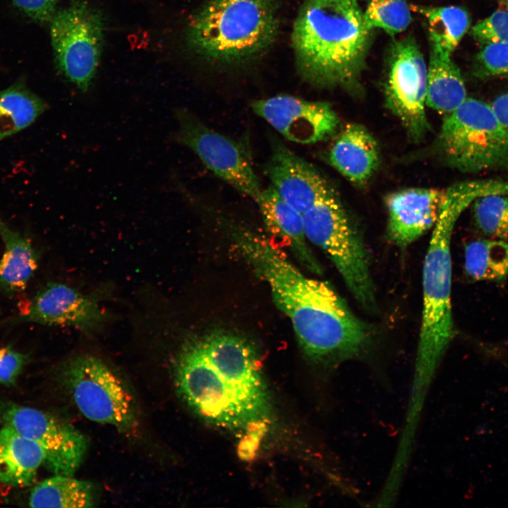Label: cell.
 I'll list each match as a JSON object with an SVG mask.
<instances>
[{
    "label": "cell",
    "mask_w": 508,
    "mask_h": 508,
    "mask_svg": "<svg viewBox=\"0 0 508 508\" xmlns=\"http://www.w3.org/2000/svg\"><path fill=\"white\" fill-rule=\"evenodd\" d=\"M279 29L277 0H207L189 21L187 40L203 59L238 64L269 49Z\"/></svg>",
    "instance_id": "cell-5"
},
{
    "label": "cell",
    "mask_w": 508,
    "mask_h": 508,
    "mask_svg": "<svg viewBox=\"0 0 508 508\" xmlns=\"http://www.w3.org/2000/svg\"><path fill=\"white\" fill-rule=\"evenodd\" d=\"M447 190L412 188L389 194L387 231L397 246L405 248L435 226L446 199Z\"/></svg>",
    "instance_id": "cell-16"
},
{
    "label": "cell",
    "mask_w": 508,
    "mask_h": 508,
    "mask_svg": "<svg viewBox=\"0 0 508 508\" xmlns=\"http://www.w3.org/2000/svg\"><path fill=\"white\" fill-rule=\"evenodd\" d=\"M410 0H366L364 18L372 29H381L389 35L405 31L411 23Z\"/></svg>",
    "instance_id": "cell-26"
},
{
    "label": "cell",
    "mask_w": 508,
    "mask_h": 508,
    "mask_svg": "<svg viewBox=\"0 0 508 508\" xmlns=\"http://www.w3.org/2000/svg\"><path fill=\"white\" fill-rule=\"evenodd\" d=\"M411 10L421 15L427 23L430 50L445 56H452L469 28L470 17L468 12L456 6L411 4Z\"/></svg>",
    "instance_id": "cell-22"
},
{
    "label": "cell",
    "mask_w": 508,
    "mask_h": 508,
    "mask_svg": "<svg viewBox=\"0 0 508 508\" xmlns=\"http://www.w3.org/2000/svg\"><path fill=\"white\" fill-rule=\"evenodd\" d=\"M96 294L68 285L49 283L29 302L19 320L49 326H71L85 333L99 329L108 319Z\"/></svg>",
    "instance_id": "cell-14"
},
{
    "label": "cell",
    "mask_w": 508,
    "mask_h": 508,
    "mask_svg": "<svg viewBox=\"0 0 508 508\" xmlns=\"http://www.w3.org/2000/svg\"><path fill=\"white\" fill-rule=\"evenodd\" d=\"M234 238L244 259L268 285L276 306L289 318L312 361L333 370L365 353L370 339L368 327L327 282L304 275L260 234L238 229Z\"/></svg>",
    "instance_id": "cell-1"
},
{
    "label": "cell",
    "mask_w": 508,
    "mask_h": 508,
    "mask_svg": "<svg viewBox=\"0 0 508 508\" xmlns=\"http://www.w3.org/2000/svg\"><path fill=\"white\" fill-rule=\"evenodd\" d=\"M13 4L30 18L40 22H50L56 13L57 0H11Z\"/></svg>",
    "instance_id": "cell-31"
},
{
    "label": "cell",
    "mask_w": 508,
    "mask_h": 508,
    "mask_svg": "<svg viewBox=\"0 0 508 508\" xmlns=\"http://www.w3.org/2000/svg\"><path fill=\"white\" fill-rule=\"evenodd\" d=\"M433 147L443 164L461 172L508 171V132L479 99L467 97L447 115Z\"/></svg>",
    "instance_id": "cell-6"
},
{
    "label": "cell",
    "mask_w": 508,
    "mask_h": 508,
    "mask_svg": "<svg viewBox=\"0 0 508 508\" xmlns=\"http://www.w3.org/2000/svg\"><path fill=\"white\" fill-rule=\"evenodd\" d=\"M427 79L428 66L415 40L407 37L394 41L384 85L385 106L416 143L430 130L425 112Z\"/></svg>",
    "instance_id": "cell-11"
},
{
    "label": "cell",
    "mask_w": 508,
    "mask_h": 508,
    "mask_svg": "<svg viewBox=\"0 0 508 508\" xmlns=\"http://www.w3.org/2000/svg\"><path fill=\"white\" fill-rule=\"evenodd\" d=\"M57 67L79 90L86 92L101 54L104 28L100 15L86 2L74 0L50 21Z\"/></svg>",
    "instance_id": "cell-9"
},
{
    "label": "cell",
    "mask_w": 508,
    "mask_h": 508,
    "mask_svg": "<svg viewBox=\"0 0 508 508\" xmlns=\"http://www.w3.org/2000/svg\"><path fill=\"white\" fill-rule=\"evenodd\" d=\"M45 454L34 441L5 425L0 430V483L23 488L31 485Z\"/></svg>",
    "instance_id": "cell-19"
},
{
    "label": "cell",
    "mask_w": 508,
    "mask_h": 508,
    "mask_svg": "<svg viewBox=\"0 0 508 508\" xmlns=\"http://www.w3.org/2000/svg\"><path fill=\"white\" fill-rule=\"evenodd\" d=\"M63 382L75 406L88 419L135 436L140 421L135 401L120 377L100 358H72L63 367Z\"/></svg>",
    "instance_id": "cell-8"
},
{
    "label": "cell",
    "mask_w": 508,
    "mask_h": 508,
    "mask_svg": "<svg viewBox=\"0 0 508 508\" xmlns=\"http://www.w3.org/2000/svg\"><path fill=\"white\" fill-rule=\"evenodd\" d=\"M172 370L179 395L209 423L250 433L268 423L270 400L258 355L242 338L215 332L189 339Z\"/></svg>",
    "instance_id": "cell-2"
},
{
    "label": "cell",
    "mask_w": 508,
    "mask_h": 508,
    "mask_svg": "<svg viewBox=\"0 0 508 508\" xmlns=\"http://www.w3.org/2000/svg\"><path fill=\"white\" fill-rule=\"evenodd\" d=\"M4 251L0 258V289L8 294L23 291L37 268V255L30 241L13 230L0 216Z\"/></svg>",
    "instance_id": "cell-20"
},
{
    "label": "cell",
    "mask_w": 508,
    "mask_h": 508,
    "mask_svg": "<svg viewBox=\"0 0 508 508\" xmlns=\"http://www.w3.org/2000/svg\"><path fill=\"white\" fill-rule=\"evenodd\" d=\"M1 418L44 452V466L55 475L73 476L87 449L85 436L70 423L41 410L11 404Z\"/></svg>",
    "instance_id": "cell-12"
},
{
    "label": "cell",
    "mask_w": 508,
    "mask_h": 508,
    "mask_svg": "<svg viewBox=\"0 0 508 508\" xmlns=\"http://www.w3.org/2000/svg\"><path fill=\"white\" fill-rule=\"evenodd\" d=\"M303 215L308 241L327 254L358 302L373 310L375 291L364 243L336 193Z\"/></svg>",
    "instance_id": "cell-7"
},
{
    "label": "cell",
    "mask_w": 508,
    "mask_h": 508,
    "mask_svg": "<svg viewBox=\"0 0 508 508\" xmlns=\"http://www.w3.org/2000/svg\"><path fill=\"white\" fill-rule=\"evenodd\" d=\"M174 114L178 128L172 140L190 148L214 175L256 202L262 190L243 143L209 128L186 108H176Z\"/></svg>",
    "instance_id": "cell-10"
},
{
    "label": "cell",
    "mask_w": 508,
    "mask_h": 508,
    "mask_svg": "<svg viewBox=\"0 0 508 508\" xmlns=\"http://www.w3.org/2000/svg\"><path fill=\"white\" fill-rule=\"evenodd\" d=\"M500 2L505 8H508V0H500Z\"/></svg>",
    "instance_id": "cell-33"
},
{
    "label": "cell",
    "mask_w": 508,
    "mask_h": 508,
    "mask_svg": "<svg viewBox=\"0 0 508 508\" xmlns=\"http://www.w3.org/2000/svg\"><path fill=\"white\" fill-rule=\"evenodd\" d=\"M329 163L348 180L366 183L380 163L378 144L363 126L349 123L339 132L328 153Z\"/></svg>",
    "instance_id": "cell-17"
},
{
    "label": "cell",
    "mask_w": 508,
    "mask_h": 508,
    "mask_svg": "<svg viewBox=\"0 0 508 508\" xmlns=\"http://www.w3.org/2000/svg\"><path fill=\"white\" fill-rule=\"evenodd\" d=\"M446 190V199L423 263L422 320L409 397L415 405L425 403L436 371L455 334L451 303L452 235L461 214L478 197L466 181Z\"/></svg>",
    "instance_id": "cell-4"
},
{
    "label": "cell",
    "mask_w": 508,
    "mask_h": 508,
    "mask_svg": "<svg viewBox=\"0 0 508 508\" xmlns=\"http://www.w3.org/2000/svg\"><path fill=\"white\" fill-rule=\"evenodd\" d=\"M48 108L23 82L0 90V141L30 126Z\"/></svg>",
    "instance_id": "cell-23"
},
{
    "label": "cell",
    "mask_w": 508,
    "mask_h": 508,
    "mask_svg": "<svg viewBox=\"0 0 508 508\" xmlns=\"http://www.w3.org/2000/svg\"><path fill=\"white\" fill-rule=\"evenodd\" d=\"M27 362L26 355L9 346L0 347V384H14Z\"/></svg>",
    "instance_id": "cell-30"
},
{
    "label": "cell",
    "mask_w": 508,
    "mask_h": 508,
    "mask_svg": "<svg viewBox=\"0 0 508 508\" xmlns=\"http://www.w3.org/2000/svg\"><path fill=\"white\" fill-rule=\"evenodd\" d=\"M466 98L462 75L452 57L430 50L426 107L447 115L456 109Z\"/></svg>",
    "instance_id": "cell-21"
},
{
    "label": "cell",
    "mask_w": 508,
    "mask_h": 508,
    "mask_svg": "<svg viewBox=\"0 0 508 508\" xmlns=\"http://www.w3.org/2000/svg\"><path fill=\"white\" fill-rule=\"evenodd\" d=\"M490 106L502 126L508 132V91L497 97Z\"/></svg>",
    "instance_id": "cell-32"
},
{
    "label": "cell",
    "mask_w": 508,
    "mask_h": 508,
    "mask_svg": "<svg viewBox=\"0 0 508 508\" xmlns=\"http://www.w3.org/2000/svg\"><path fill=\"white\" fill-rule=\"evenodd\" d=\"M253 111L287 140L302 144L323 141L337 134L340 120L326 102L279 95L255 101Z\"/></svg>",
    "instance_id": "cell-13"
},
{
    "label": "cell",
    "mask_w": 508,
    "mask_h": 508,
    "mask_svg": "<svg viewBox=\"0 0 508 508\" xmlns=\"http://www.w3.org/2000/svg\"><path fill=\"white\" fill-rule=\"evenodd\" d=\"M473 39L485 45L508 42V8L498 10L471 29Z\"/></svg>",
    "instance_id": "cell-29"
},
{
    "label": "cell",
    "mask_w": 508,
    "mask_h": 508,
    "mask_svg": "<svg viewBox=\"0 0 508 508\" xmlns=\"http://www.w3.org/2000/svg\"><path fill=\"white\" fill-rule=\"evenodd\" d=\"M95 505L92 485L73 476L55 475L35 487L30 492L31 507L84 508Z\"/></svg>",
    "instance_id": "cell-24"
},
{
    "label": "cell",
    "mask_w": 508,
    "mask_h": 508,
    "mask_svg": "<svg viewBox=\"0 0 508 508\" xmlns=\"http://www.w3.org/2000/svg\"><path fill=\"white\" fill-rule=\"evenodd\" d=\"M464 270L474 281L504 282L508 277V243L494 238L468 243L464 250Z\"/></svg>",
    "instance_id": "cell-25"
},
{
    "label": "cell",
    "mask_w": 508,
    "mask_h": 508,
    "mask_svg": "<svg viewBox=\"0 0 508 508\" xmlns=\"http://www.w3.org/2000/svg\"><path fill=\"white\" fill-rule=\"evenodd\" d=\"M475 75L508 78V42L485 45L476 56Z\"/></svg>",
    "instance_id": "cell-28"
},
{
    "label": "cell",
    "mask_w": 508,
    "mask_h": 508,
    "mask_svg": "<svg viewBox=\"0 0 508 508\" xmlns=\"http://www.w3.org/2000/svg\"><path fill=\"white\" fill-rule=\"evenodd\" d=\"M265 171L282 198L301 214L335 192L316 168L277 140L271 142Z\"/></svg>",
    "instance_id": "cell-15"
},
{
    "label": "cell",
    "mask_w": 508,
    "mask_h": 508,
    "mask_svg": "<svg viewBox=\"0 0 508 508\" xmlns=\"http://www.w3.org/2000/svg\"><path fill=\"white\" fill-rule=\"evenodd\" d=\"M267 230L282 241L309 270L321 274L322 268L308 245L303 215L287 202L271 185L256 201Z\"/></svg>",
    "instance_id": "cell-18"
},
{
    "label": "cell",
    "mask_w": 508,
    "mask_h": 508,
    "mask_svg": "<svg viewBox=\"0 0 508 508\" xmlns=\"http://www.w3.org/2000/svg\"><path fill=\"white\" fill-rule=\"evenodd\" d=\"M373 33L360 0H304L291 32L299 75L315 87L360 92Z\"/></svg>",
    "instance_id": "cell-3"
},
{
    "label": "cell",
    "mask_w": 508,
    "mask_h": 508,
    "mask_svg": "<svg viewBox=\"0 0 508 508\" xmlns=\"http://www.w3.org/2000/svg\"><path fill=\"white\" fill-rule=\"evenodd\" d=\"M476 225L485 236L508 243V195L494 193L476 198Z\"/></svg>",
    "instance_id": "cell-27"
}]
</instances>
